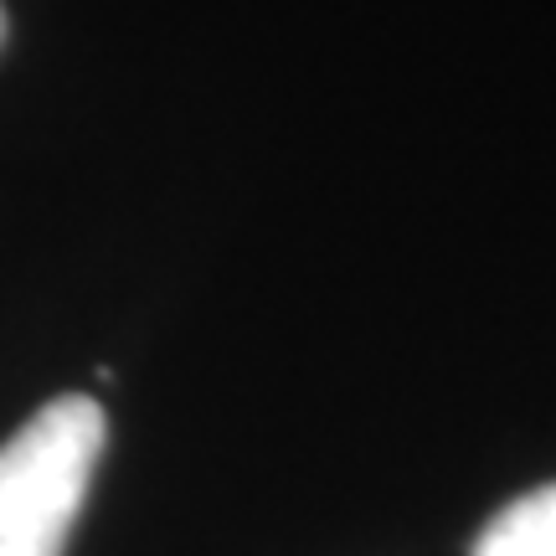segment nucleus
<instances>
[{
  "label": "nucleus",
  "mask_w": 556,
  "mask_h": 556,
  "mask_svg": "<svg viewBox=\"0 0 556 556\" xmlns=\"http://www.w3.org/2000/svg\"><path fill=\"white\" fill-rule=\"evenodd\" d=\"M109 417L62 392L0 443V556H62L99 469Z\"/></svg>",
  "instance_id": "nucleus-1"
},
{
  "label": "nucleus",
  "mask_w": 556,
  "mask_h": 556,
  "mask_svg": "<svg viewBox=\"0 0 556 556\" xmlns=\"http://www.w3.org/2000/svg\"><path fill=\"white\" fill-rule=\"evenodd\" d=\"M5 31H11V21H5V5H0V47H5Z\"/></svg>",
  "instance_id": "nucleus-3"
},
{
  "label": "nucleus",
  "mask_w": 556,
  "mask_h": 556,
  "mask_svg": "<svg viewBox=\"0 0 556 556\" xmlns=\"http://www.w3.org/2000/svg\"><path fill=\"white\" fill-rule=\"evenodd\" d=\"M469 556H556V484L510 500L484 531Z\"/></svg>",
  "instance_id": "nucleus-2"
}]
</instances>
